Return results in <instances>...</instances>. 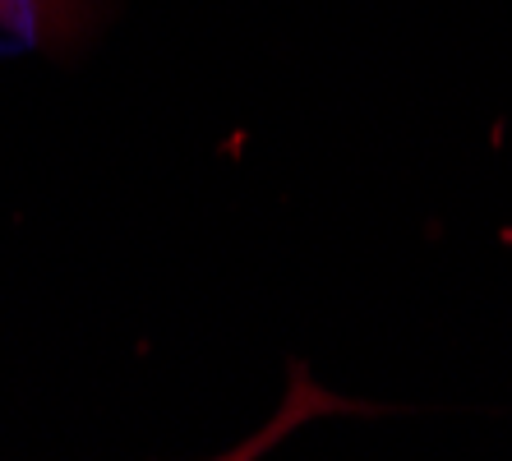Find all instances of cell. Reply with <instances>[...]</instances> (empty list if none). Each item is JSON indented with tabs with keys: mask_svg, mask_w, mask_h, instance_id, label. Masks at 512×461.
I'll use <instances>...</instances> for the list:
<instances>
[{
	"mask_svg": "<svg viewBox=\"0 0 512 461\" xmlns=\"http://www.w3.org/2000/svg\"><path fill=\"white\" fill-rule=\"evenodd\" d=\"M51 5L47 0H0V28L10 33H28V37H42L51 24Z\"/></svg>",
	"mask_w": 512,
	"mask_h": 461,
	"instance_id": "cell-1",
	"label": "cell"
}]
</instances>
